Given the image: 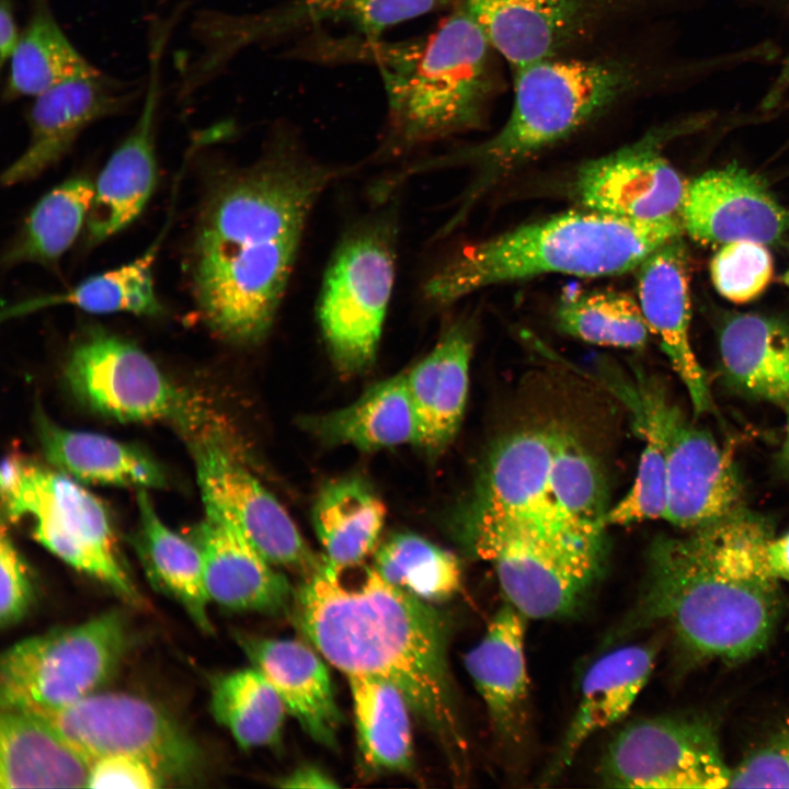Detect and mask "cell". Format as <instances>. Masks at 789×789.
Wrapping results in <instances>:
<instances>
[{
    "label": "cell",
    "instance_id": "6da1fadb",
    "mask_svg": "<svg viewBox=\"0 0 789 789\" xmlns=\"http://www.w3.org/2000/svg\"><path fill=\"white\" fill-rule=\"evenodd\" d=\"M335 172L277 149L210 193L192 247L195 301L206 325L240 345L271 331L310 214Z\"/></svg>",
    "mask_w": 789,
    "mask_h": 789
},
{
    "label": "cell",
    "instance_id": "7a4b0ae2",
    "mask_svg": "<svg viewBox=\"0 0 789 789\" xmlns=\"http://www.w3.org/2000/svg\"><path fill=\"white\" fill-rule=\"evenodd\" d=\"M294 620L322 658L347 676L382 677L445 752L456 777L468 767L447 659V624L431 603L392 585L373 568L348 584L325 561L305 576L293 599Z\"/></svg>",
    "mask_w": 789,
    "mask_h": 789
},
{
    "label": "cell",
    "instance_id": "3957f363",
    "mask_svg": "<svg viewBox=\"0 0 789 789\" xmlns=\"http://www.w3.org/2000/svg\"><path fill=\"white\" fill-rule=\"evenodd\" d=\"M771 524L745 507L684 537H658L638 602L616 637L666 622L701 658L741 662L769 643L784 598L767 558Z\"/></svg>",
    "mask_w": 789,
    "mask_h": 789
},
{
    "label": "cell",
    "instance_id": "277c9868",
    "mask_svg": "<svg viewBox=\"0 0 789 789\" xmlns=\"http://www.w3.org/2000/svg\"><path fill=\"white\" fill-rule=\"evenodd\" d=\"M683 233L679 217L632 220L569 210L462 248L426 281L424 296L444 307L477 290L539 275H620Z\"/></svg>",
    "mask_w": 789,
    "mask_h": 789
},
{
    "label": "cell",
    "instance_id": "5b68a950",
    "mask_svg": "<svg viewBox=\"0 0 789 789\" xmlns=\"http://www.w3.org/2000/svg\"><path fill=\"white\" fill-rule=\"evenodd\" d=\"M490 46L461 4L428 36L386 49L384 150L403 152L481 123L492 90Z\"/></svg>",
    "mask_w": 789,
    "mask_h": 789
},
{
    "label": "cell",
    "instance_id": "8992f818",
    "mask_svg": "<svg viewBox=\"0 0 789 789\" xmlns=\"http://www.w3.org/2000/svg\"><path fill=\"white\" fill-rule=\"evenodd\" d=\"M456 534L491 563L504 601L527 619L569 618L603 576L605 534L568 524L459 516Z\"/></svg>",
    "mask_w": 789,
    "mask_h": 789
},
{
    "label": "cell",
    "instance_id": "52a82bcc",
    "mask_svg": "<svg viewBox=\"0 0 789 789\" xmlns=\"http://www.w3.org/2000/svg\"><path fill=\"white\" fill-rule=\"evenodd\" d=\"M632 83L613 61L542 59L515 70L512 111L502 128L461 156L476 168L466 204L545 149L579 130Z\"/></svg>",
    "mask_w": 789,
    "mask_h": 789
},
{
    "label": "cell",
    "instance_id": "ba28073f",
    "mask_svg": "<svg viewBox=\"0 0 789 789\" xmlns=\"http://www.w3.org/2000/svg\"><path fill=\"white\" fill-rule=\"evenodd\" d=\"M395 219L351 230L325 270L317 315L330 358L344 376L375 362L396 275Z\"/></svg>",
    "mask_w": 789,
    "mask_h": 789
},
{
    "label": "cell",
    "instance_id": "9c48e42d",
    "mask_svg": "<svg viewBox=\"0 0 789 789\" xmlns=\"http://www.w3.org/2000/svg\"><path fill=\"white\" fill-rule=\"evenodd\" d=\"M127 645V624L118 610L16 642L1 658V709L46 713L96 693Z\"/></svg>",
    "mask_w": 789,
    "mask_h": 789
},
{
    "label": "cell",
    "instance_id": "30bf717a",
    "mask_svg": "<svg viewBox=\"0 0 789 789\" xmlns=\"http://www.w3.org/2000/svg\"><path fill=\"white\" fill-rule=\"evenodd\" d=\"M633 422L652 426L666 458L664 519L694 529L717 522L743 505V484L728 448L686 419L664 388L648 377L618 385Z\"/></svg>",
    "mask_w": 789,
    "mask_h": 789
},
{
    "label": "cell",
    "instance_id": "8fae6325",
    "mask_svg": "<svg viewBox=\"0 0 789 789\" xmlns=\"http://www.w3.org/2000/svg\"><path fill=\"white\" fill-rule=\"evenodd\" d=\"M36 714L91 763L108 755L134 756L156 769L167 785H192L204 773V755L194 739L167 711L141 697L94 693Z\"/></svg>",
    "mask_w": 789,
    "mask_h": 789
},
{
    "label": "cell",
    "instance_id": "7c38bea8",
    "mask_svg": "<svg viewBox=\"0 0 789 789\" xmlns=\"http://www.w3.org/2000/svg\"><path fill=\"white\" fill-rule=\"evenodd\" d=\"M2 503L12 522L34 518L33 536L49 552L124 601L141 604L118 560L105 507L72 477L25 461L19 484Z\"/></svg>",
    "mask_w": 789,
    "mask_h": 789
},
{
    "label": "cell",
    "instance_id": "4fadbf2b",
    "mask_svg": "<svg viewBox=\"0 0 789 789\" xmlns=\"http://www.w3.org/2000/svg\"><path fill=\"white\" fill-rule=\"evenodd\" d=\"M605 787L729 788L731 768L709 723L663 717L633 721L607 744L598 765Z\"/></svg>",
    "mask_w": 789,
    "mask_h": 789
},
{
    "label": "cell",
    "instance_id": "5bb4252c",
    "mask_svg": "<svg viewBox=\"0 0 789 789\" xmlns=\"http://www.w3.org/2000/svg\"><path fill=\"white\" fill-rule=\"evenodd\" d=\"M65 373L78 399L107 418L174 420L190 433L201 420L148 354L104 330L91 329L76 342Z\"/></svg>",
    "mask_w": 789,
    "mask_h": 789
},
{
    "label": "cell",
    "instance_id": "9a60e30c",
    "mask_svg": "<svg viewBox=\"0 0 789 789\" xmlns=\"http://www.w3.org/2000/svg\"><path fill=\"white\" fill-rule=\"evenodd\" d=\"M203 501L217 506L274 565L308 576L322 564L278 500L213 435L192 439Z\"/></svg>",
    "mask_w": 789,
    "mask_h": 789
},
{
    "label": "cell",
    "instance_id": "2e32d148",
    "mask_svg": "<svg viewBox=\"0 0 789 789\" xmlns=\"http://www.w3.org/2000/svg\"><path fill=\"white\" fill-rule=\"evenodd\" d=\"M181 11L151 24L148 77L135 125L115 149L95 182L85 230L90 245L105 241L129 226L148 203L157 182L155 139L162 96L161 64Z\"/></svg>",
    "mask_w": 789,
    "mask_h": 789
},
{
    "label": "cell",
    "instance_id": "e0dca14e",
    "mask_svg": "<svg viewBox=\"0 0 789 789\" xmlns=\"http://www.w3.org/2000/svg\"><path fill=\"white\" fill-rule=\"evenodd\" d=\"M673 130L650 133L583 163L570 184L572 198L580 208L632 220L679 217L687 181L661 150Z\"/></svg>",
    "mask_w": 789,
    "mask_h": 789
},
{
    "label": "cell",
    "instance_id": "ac0fdd59",
    "mask_svg": "<svg viewBox=\"0 0 789 789\" xmlns=\"http://www.w3.org/2000/svg\"><path fill=\"white\" fill-rule=\"evenodd\" d=\"M139 94L135 83L98 70L35 96L27 114L28 144L3 171L1 183L11 186L37 178L69 151L90 124L124 112Z\"/></svg>",
    "mask_w": 789,
    "mask_h": 789
},
{
    "label": "cell",
    "instance_id": "d6986e66",
    "mask_svg": "<svg viewBox=\"0 0 789 789\" xmlns=\"http://www.w3.org/2000/svg\"><path fill=\"white\" fill-rule=\"evenodd\" d=\"M678 216L684 232L706 245L737 240L771 245L789 230V209L759 176L736 163L687 182Z\"/></svg>",
    "mask_w": 789,
    "mask_h": 789
},
{
    "label": "cell",
    "instance_id": "ffe728a7",
    "mask_svg": "<svg viewBox=\"0 0 789 789\" xmlns=\"http://www.w3.org/2000/svg\"><path fill=\"white\" fill-rule=\"evenodd\" d=\"M560 433L554 426L529 427L498 442L459 516L572 524L558 514L549 496Z\"/></svg>",
    "mask_w": 789,
    "mask_h": 789
},
{
    "label": "cell",
    "instance_id": "44dd1931",
    "mask_svg": "<svg viewBox=\"0 0 789 789\" xmlns=\"http://www.w3.org/2000/svg\"><path fill=\"white\" fill-rule=\"evenodd\" d=\"M643 317L687 389L696 414L710 412L707 378L690 343V259L683 236L652 252L634 270Z\"/></svg>",
    "mask_w": 789,
    "mask_h": 789
},
{
    "label": "cell",
    "instance_id": "7402d4cb",
    "mask_svg": "<svg viewBox=\"0 0 789 789\" xmlns=\"http://www.w3.org/2000/svg\"><path fill=\"white\" fill-rule=\"evenodd\" d=\"M191 540L201 551L210 602L232 610L279 614L293 604V591L279 572L213 503Z\"/></svg>",
    "mask_w": 789,
    "mask_h": 789
},
{
    "label": "cell",
    "instance_id": "603a6c76",
    "mask_svg": "<svg viewBox=\"0 0 789 789\" xmlns=\"http://www.w3.org/2000/svg\"><path fill=\"white\" fill-rule=\"evenodd\" d=\"M597 0H464L490 46L517 70L556 57L587 25Z\"/></svg>",
    "mask_w": 789,
    "mask_h": 789
},
{
    "label": "cell",
    "instance_id": "cb8c5ba5",
    "mask_svg": "<svg viewBox=\"0 0 789 789\" xmlns=\"http://www.w3.org/2000/svg\"><path fill=\"white\" fill-rule=\"evenodd\" d=\"M240 647L282 699L287 713L316 742L336 746L342 714L322 655L291 639L238 636Z\"/></svg>",
    "mask_w": 789,
    "mask_h": 789
},
{
    "label": "cell",
    "instance_id": "d4e9b609",
    "mask_svg": "<svg viewBox=\"0 0 789 789\" xmlns=\"http://www.w3.org/2000/svg\"><path fill=\"white\" fill-rule=\"evenodd\" d=\"M526 619L504 601L464 658L493 731L506 742L518 740L525 721L529 693Z\"/></svg>",
    "mask_w": 789,
    "mask_h": 789
},
{
    "label": "cell",
    "instance_id": "484cf974",
    "mask_svg": "<svg viewBox=\"0 0 789 789\" xmlns=\"http://www.w3.org/2000/svg\"><path fill=\"white\" fill-rule=\"evenodd\" d=\"M654 664L650 645L613 649L586 671L572 719L541 777L542 785L559 777L595 733L620 721L645 686Z\"/></svg>",
    "mask_w": 789,
    "mask_h": 789
},
{
    "label": "cell",
    "instance_id": "4316f807",
    "mask_svg": "<svg viewBox=\"0 0 789 789\" xmlns=\"http://www.w3.org/2000/svg\"><path fill=\"white\" fill-rule=\"evenodd\" d=\"M471 356V334L464 324H455L405 371L419 425L416 446L430 456L445 450L459 430L468 397Z\"/></svg>",
    "mask_w": 789,
    "mask_h": 789
},
{
    "label": "cell",
    "instance_id": "83f0119b",
    "mask_svg": "<svg viewBox=\"0 0 789 789\" xmlns=\"http://www.w3.org/2000/svg\"><path fill=\"white\" fill-rule=\"evenodd\" d=\"M728 384L746 397L789 405V324L753 312H728L717 330Z\"/></svg>",
    "mask_w": 789,
    "mask_h": 789
},
{
    "label": "cell",
    "instance_id": "f1b7e54d",
    "mask_svg": "<svg viewBox=\"0 0 789 789\" xmlns=\"http://www.w3.org/2000/svg\"><path fill=\"white\" fill-rule=\"evenodd\" d=\"M92 763L49 721L1 709L0 788H83Z\"/></svg>",
    "mask_w": 789,
    "mask_h": 789
},
{
    "label": "cell",
    "instance_id": "f546056e",
    "mask_svg": "<svg viewBox=\"0 0 789 789\" xmlns=\"http://www.w3.org/2000/svg\"><path fill=\"white\" fill-rule=\"evenodd\" d=\"M300 424L322 444L350 446L367 453L416 446L419 439L405 371L373 385L343 408L307 415Z\"/></svg>",
    "mask_w": 789,
    "mask_h": 789
},
{
    "label": "cell",
    "instance_id": "4dcf8cb0",
    "mask_svg": "<svg viewBox=\"0 0 789 789\" xmlns=\"http://www.w3.org/2000/svg\"><path fill=\"white\" fill-rule=\"evenodd\" d=\"M37 434L46 459L76 480L138 489L167 483L151 458L105 435L64 428L43 414L37 419Z\"/></svg>",
    "mask_w": 789,
    "mask_h": 789
},
{
    "label": "cell",
    "instance_id": "1f68e13d",
    "mask_svg": "<svg viewBox=\"0 0 789 789\" xmlns=\"http://www.w3.org/2000/svg\"><path fill=\"white\" fill-rule=\"evenodd\" d=\"M386 514L384 501L362 478L325 483L311 510L325 563L339 570L361 565L378 546Z\"/></svg>",
    "mask_w": 789,
    "mask_h": 789
},
{
    "label": "cell",
    "instance_id": "d6a6232c",
    "mask_svg": "<svg viewBox=\"0 0 789 789\" xmlns=\"http://www.w3.org/2000/svg\"><path fill=\"white\" fill-rule=\"evenodd\" d=\"M449 0H294L282 10L255 15H232L229 33L238 48L272 35L273 31L320 21L342 22L368 38L426 14Z\"/></svg>",
    "mask_w": 789,
    "mask_h": 789
},
{
    "label": "cell",
    "instance_id": "836d02e7",
    "mask_svg": "<svg viewBox=\"0 0 789 789\" xmlns=\"http://www.w3.org/2000/svg\"><path fill=\"white\" fill-rule=\"evenodd\" d=\"M137 508V550L150 583L180 603L199 629L211 632L207 615L210 601L199 549L191 539L174 533L162 522L147 489L138 490Z\"/></svg>",
    "mask_w": 789,
    "mask_h": 789
},
{
    "label": "cell",
    "instance_id": "e575fe53",
    "mask_svg": "<svg viewBox=\"0 0 789 789\" xmlns=\"http://www.w3.org/2000/svg\"><path fill=\"white\" fill-rule=\"evenodd\" d=\"M9 64L2 94L7 101L35 98L67 80L100 70L68 38L49 0H31L27 23Z\"/></svg>",
    "mask_w": 789,
    "mask_h": 789
},
{
    "label": "cell",
    "instance_id": "d590c367",
    "mask_svg": "<svg viewBox=\"0 0 789 789\" xmlns=\"http://www.w3.org/2000/svg\"><path fill=\"white\" fill-rule=\"evenodd\" d=\"M347 679L363 765L375 773L407 770L413 754L407 698L382 677L352 675Z\"/></svg>",
    "mask_w": 789,
    "mask_h": 789
},
{
    "label": "cell",
    "instance_id": "8d00e7d4",
    "mask_svg": "<svg viewBox=\"0 0 789 789\" xmlns=\"http://www.w3.org/2000/svg\"><path fill=\"white\" fill-rule=\"evenodd\" d=\"M163 236L162 232L145 253L127 264L93 275L61 293L37 296L4 307L2 319L65 305L91 313L159 315L162 306L155 291L152 267Z\"/></svg>",
    "mask_w": 789,
    "mask_h": 789
},
{
    "label": "cell",
    "instance_id": "74e56055",
    "mask_svg": "<svg viewBox=\"0 0 789 789\" xmlns=\"http://www.w3.org/2000/svg\"><path fill=\"white\" fill-rule=\"evenodd\" d=\"M94 193L95 184L85 176L69 179L46 193L27 215L3 264L58 262L87 222Z\"/></svg>",
    "mask_w": 789,
    "mask_h": 789
},
{
    "label": "cell",
    "instance_id": "f35d334b",
    "mask_svg": "<svg viewBox=\"0 0 789 789\" xmlns=\"http://www.w3.org/2000/svg\"><path fill=\"white\" fill-rule=\"evenodd\" d=\"M210 712L239 746L249 750L279 742L287 710L268 681L252 666L211 679Z\"/></svg>",
    "mask_w": 789,
    "mask_h": 789
},
{
    "label": "cell",
    "instance_id": "ab89813d",
    "mask_svg": "<svg viewBox=\"0 0 789 789\" xmlns=\"http://www.w3.org/2000/svg\"><path fill=\"white\" fill-rule=\"evenodd\" d=\"M554 322L572 338L607 347L642 348L651 333L638 299L615 288L568 293L556 306Z\"/></svg>",
    "mask_w": 789,
    "mask_h": 789
},
{
    "label": "cell",
    "instance_id": "60d3db41",
    "mask_svg": "<svg viewBox=\"0 0 789 789\" xmlns=\"http://www.w3.org/2000/svg\"><path fill=\"white\" fill-rule=\"evenodd\" d=\"M381 578L428 603L451 598L462 573L455 554L413 533H397L377 546L371 565Z\"/></svg>",
    "mask_w": 789,
    "mask_h": 789
},
{
    "label": "cell",
    "instance_id": "b9f144b4",
    "mask_svg": "<svg viewBox=\"0 0 789 789\" xmlns=\"http://www.w3.org/2000/svg\"><path fill=\"white\" fill-rule=\"evenodd\" d=\"M549 496L565 521L605 531L608 508L602 471L592 455L562 431L551 462Z\"/></svg>",
    "mask_w": 789,
    "mask_h": 789
},
{
    "label": "cell",
    "instance_id": "7bdbcfd3",
    "mask_svg": "<svg viewBox=\"0 0 789 789\" xmlns=\"http://www.w3.org/2000/svg\"><path fill=\"white\" fill-rule=\"evenodd\" d=\"M644 441L633 484L606 514V525H628L664 518L666 507V458L660 435L649 424L633 422Z\"/></svg>",
    "mask_w": 789,
    "mask_h": 789
},
{
    "label": "cell",
    "instance_id": "ee69618b",
    "mask_svg": "<svg viewBox=\"0 0 789 789\" xmlns=\"http://www.w3.org/2000/svg\"><path fill=\"white\" fill-rule=\"evenodd\" d=\"M709 271L714 288L723 298L746 304L769 286L774 263L765 244L737 240L719 247L710 260Z\"/></svg>",
    "mask_w": 789,
    "mask_h": 789
},
{
    "label": "cell",
    "instance_id": "f6af8a7d",
    "mask_svg": "<svg viewBox=\"0 0 789 789\" xmlns=\"http://www.w3.org/2000/svg\"><path fill=\"white\" fill-rule=\"evenodd\" d=\"M34 599L30 571L4 527L0 539V625L18 624L27 614Z\"/></svg>",
    "mask_w": 789,
    "mask_h": 789
},
{
    "label": "cell",
    "instance_id": "bcb514c9",
    "mask_svg": "<svg viewBox=\"0 0 789 789\" xmlns=\"http://www.w3.org/2000/svg\"><path fill=\"white\" fill-rule=\"evenodd\" d=\"M729 788H789V736L761 748L731 769Z\"/></svg>",
    "mask_w": 789,
    "mask_h": 789
},
{
    "label": "cell",
    "instance_id": "7dc6e473",
    "mask_svg": "<svg viewBox=\"0 0 789 789\" xmlns=\"http://www.w3.org/2000/svg\"><path fill=\"white\" fill-rule=\"evenodd\" d=\"M165 785L163 778L146 762L116 754L92 763L87 787L157 789Z\"/></svg>",
    "mask_w": 789,
    "mask_h": 789
},
{
    "label": "cell",
    "instance_id": "c3c4849f",
    "mask_svg": "<svg viewBox=\"0 0 789 789\" xmlns=\"http://www.w3.org/2000/svg\"><path fill=\"white\" fill-rule=\"evenodd\" d=\"M282 788H336L334 779L315 765H302L276 780Z\"/></svg>",
    "mask_w": 789,
    "mask_h": 789
},
{
    "label": "cell",
    "instance_id": "681fc988",
    "mask_svg": "<svg viewBox=\"0 0 789 789\" xmlns=\"http://www.w3.org/2000/svg\"><path fill=\"white\" fill-rule=\"evenodd\" d=\"M21 31H19L12 0H0V56L3 66L10 59Z\"/></svg>",
    "mask_w": 789,
    "mask_h": 789
},
{
    "label": "cell",
    "instance_id": "f907efd6",
    "mask_svg": "<svg viewBox=\"0 0 789 789\" xmlns=\"http://www.w3.org/2000/svg\"><path fill=\"white\" fill-rule=\"evenodd\" d=\"M769 567L780 581L789 582V533L781 537H773L767 546Z\"/></svg>",
    "mask_w": 789,
    "mask_h": 789
},
{
    "label": "cell",
    "instance_id": "816d5d0a",
    "mask_svg": "<svg viewBox=\"0 0 789 789\" xmlns=\"http://www.w3.org/2000/svg\"><path fill=\"white\" fill-rule=\"evenodd\" d=\"M789 91V55L785 59L778 75L776 76L774 82L767 90L763 102L762 107L765 110H771L776 105H778L786 93Z\"/></svg>",
    "mask_w": 789,
    "mask_h": 789
},
{
    "label": "cell",
    "instance_id": "f5cc1de1",
    "mask_svg": "<svg viewBox=\"0 0 789 789\" xmlns=\"http://www.w3.org/2000/svg\"><path fill=\"white\" fill-rule=\"evenodd\" d=\"M787 410V423H786V432L784 442L780 448V453L778 456V464L780 467V470L782 473H786L789 477V405L786 408Z\"/></svg>",
    "mask_w": 789,
    "mask_h": 789
},
{
    "label": "cell",
    "instance_id": "db71d44e",
    "mask_svg": "<svg viewBox=\"0 0 789 789\" xmlns=\"http://www.w3.org/2000/svg\"><path fill=\"white\" fill-rule=\"evenodd\" d=\"M781 283L789 287V268H787L780 277Z\"/></svg>",
    "mask_w": 789,
    "mask_h": 789
}]
</instances>
